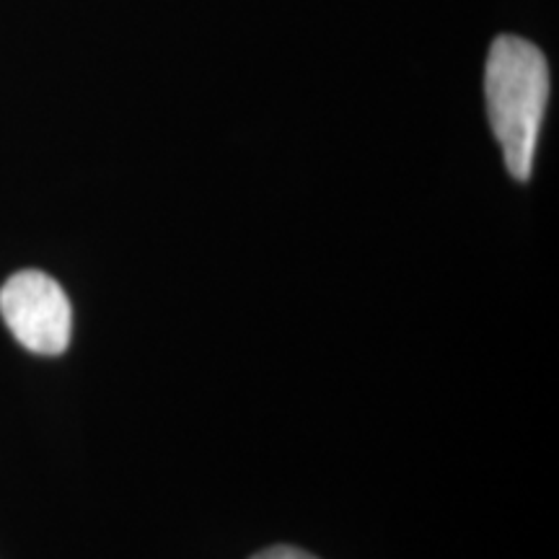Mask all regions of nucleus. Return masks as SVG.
Instances as JSON below:
<instances>
[{"mask_svg": "<svg viewBox=\"0 0 559 559\" xmlns=\"http://www.w3.org/2000/svg\"><path fill=\"white\" fill-rule=\"evenodd\" d=\"M485 94L506 169L519 181L531 179L549 99V68L539 47L513 34L495 39L485 70Z\"/></svg>", "mask_w": 559, "mask_h": 559, "instance_id": "obj_1", "label": "nucleus"}, {"mask_svg": "<svg viewBox=\"0 0 559 559\" xmlns=\"http://www.w3.org/2000/svg\"><path fill=\"white\" fill-rule=\"evenodd\" d=\"M0 317L21 345L37 355H60L70 345L73 309L58 280L21 270L0 288Z\"/></svg>", "mask_w": 559, "mask_h": 559, "instance_id": "obj_2", "label": "nucleus"}, {"mask_svg": "<svg viewBox=\"0 0 559 559\" xmlns=\"http://www.w3.org/2000/svg\"><path fill=\"white\" fill-rule=\"evenodd\" d=\"M251 559H317V557H311L309 551H304V549L285 547V544H277V547L264 549V551H260V555H254Z\"/></svg>", "mask_w": 559, "mask_h": 559, "instance_id": "obj_3", "label": "nucleus"}]
</instances>
